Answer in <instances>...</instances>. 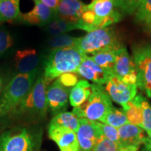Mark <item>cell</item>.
<instances>
[{
  "instance_id": "obj_1",
  "label": "cell",
  "mask_w": 151,
  "mask_h": 151,
  "mask_svg": "<svg viewBox=\"0 0 151 151\" xmlns=\"http://www.w3.org/2000/svg\"><path fill=\"white\" fill-rule=\"evenodd\" d=\"M87 55L77 47L52 50L47 59L44 69L45 81L49 83L65 73H77L79 66Z\"/></svg>"
},
{
  "instance_id": "obj_2",
  "label": "cell",
  "mask_w": 151,
  "mask_h": 151,
  "mask_svg": "<svg viewBox=\"0 0 151 151\" xmlns=\"http://www.w3.org/2000/svg\"><path fill=\"white\" fill-rule=\"evenodd\" d=\"M37 70L18 73L4 90L0 99V115L3 116L19 109L35 83Z\"/></svg>"
},
{
  "instance_id": "obj_3",
  "label": "cell",
  "mask_w": 151,
  "mask_h": 151,
  "mask_svg": "<svg viewBox=\"0 0 151 151\" xmlns=\"http://www.w3.org/2000/svg\"><path fill=\"white\" fill-rule=\"evenodd\" d=\"M123 46L117 32L112 27H104L90 32L78 38L76 47L83 53L94 55L106 50H118Z\"/></svg>"
},
{
  "instance_id": "obj_4",
  "label": "cell",
  "mask_w": 151,
  "mask_h": 151,
  "mask_svg": "<svg viewBox=\"0 0 151 151\" xmlns=\"http://www.w3.org/2000/svg\"><path fill=\"white\" fill-rule=\"evenodd\" d=\"M113 106L104 88L101 85L92 84V93L80 106L73 109V113L79 119L86 118L91 121L101 122Z\"/></svg>"
},
{
  "instance_id": "obj_5",
  "label": "cell",
  "mask_w": 151,
  "mask_h": 151,
  "mask_svg": "<svg viewBox=\"0 0 151 151\" xmlns=\"http://www.w3.org/2000/svg\"><path fill=\"white\" fill-rule=\"evenodd\" d=\"M47 86L44 77L38 78L18 111L21 113L30 112L42 118L46 116L48 107Z\"/></svg>"
},
{
  "instance_id": "obj_6",
  "label": "cell",
  "mask_w": 151,
  "mask_h": 151,
  "mask_svg": "<svg viewBox=\"0 0 151 151\" xmlns=\"http://www.w3.org/2000/svg\"><path fill=\"white\" fill-rule=\"evenodd\" d=\"M133 60L137 71V86L151 98V46L136 48L133 51Z\"/></svg>"
},
{
  "instance_id": "obj_7",
  "label": "cell",
  "mask_w": 151,
  "mask_h": 151,
  "mask_svg": "<svg viewBox=\"0 0 151 151\" xmlns=\"http://www.w3.org/2000/svg\"><path fill=\"white\" fill-rule=\"evenodd\" d=\"M87 8L95 17L94 30L108 27L121 20L122 14L116 7L115 0H92Z\"/></svg>"
},
{
  "instance_id": "obj_8",
  "label": "cell",
  "mask_w": 151,
  "mask_h": 151,
  "mask_svg": "<svg viewBox=\"0 0 151 151\" xmlns=\"http://www.w3.org/2000/svg\"><path fill=\"white\" fill-rule=\"evenodd\" d=\"M35 143L27 129L8 132L0 136V151H35Z\"/></svg>"
},
{
  "instance_id": "obj_9",
  "label": "cell",
  "mask_w": 151,
  "mask_h": 151,
  "mask_svg": "<svg viewBox=\"0 0 151 151\" xmlns=\"http://www.w3.org/2000/svg\"><path fill=\"white\" fill-rule=\"evenodd\" d=\"M113 73L126 83L137 85V71L134 61L128 53L124 45L116 51Z\"/></svg>"
},
{
  "instance_id": "obj_10",
  "label": "cell",
  "mask_w": 151,
  "mask_h": 151,
  "mask_svg": "<svg viewBox=\"0 0 151 151\" xmlns=\"http://www.w3.org/2000/svg\"><path fill=\"white\" fill-rule=\"evenodd\" d=\"M105 90L111 99L123 106L136 97L137 86L126 83L113 74L106 83Z\"/></svg>"
},
{
  "instance_id": "obj_11",
  "label": "cell",
  "mask_w": 151,
  "mask_h": 151,
  "mask_svg": "<svg viewBox=\"0 0 151 151\" xmlns=\"http://www.w3.org/2000/svg\"><path fill=\"white\" fill-rule=\"evenodd\" d=\"M76 134L81 151H93L102 136L97 122L91 121L86 118L80 119L78 129Z\"/></svg>"
},
{
  "instance_id": "obj_12",
  "label": "cell",
  "mask_w": 151,
  "mask_h": 151,
  "mask_svg": "<svg viewBox=\"0 0 151 151\" xmlns=\"http://www.w3.org/2000/svg\"><path fill=\"white\" fill-rule=\"evenodd\" d=\"M48 136L60 151H81L76 134L70 129L49 124Z\"/></svg>"
},
{
  "instance_id": "obj_13",
  "label": "cell",
  "mask_w": 151,
  "mask_h": 151,
  "mask_svg": "<svg viewBox=\"0 0 151 151\" xmlns=\"http://www.w3.org/2000/svg\"><path fill=\"white\" fill-rule=\"evenodd\" d=\"M69 90L56 80L47 88L48 107L54 115L64 112L67 108Z\"/></svg>"
},
{
  "instance_id": "obj_14",
  "label": "cell",
  "mask_w": 151,
  "mask_h": 151,
  "mask_svg": "<svg viewBox=\"0 0 151 151\" xmlns=\"http://www.w3.org/2000/svg\"><path fill=\"white\" fill-rule=\"evenodd\" d=\"M77 73L83 78L91 81L94 83L102 85L106 83L112 73L104 70L99 65H97L91 57L86 55L84 60L79 66Z\"/></svg>"
},
{
  "instance_id": "obj_15",
  "label": "cell",
  "mask_w": 151,
  "mask_h": 151,
  "mask_svg": "<svg viewBox=\"0 0 151 151\" xmlns=\"http://www.w3.org/2000/svg\"><path fill=\"white\" fill-rule=\"evenodd\" d=\"M86 4L81 0H60L56 18L76 24L81 20Z\"/></svg>"
},
{
  "instance_id": "obj_16",
  "label": "cell",
  "mask_w": 151,
  "mask_h": 151,
  "mask_svg": "<svg viewBox=\"0 0 151 151\" xmlns=\"http://www.w3.org/2000/svg\"><path fill=\"white\" fill-rule=\"evenodd\" d=\"M55 18V14L50 8L40 2H35L32 10L21 14L20 20L32 25L44 26L50 23Z\"/></svg>"
},
{
  "instance_id": "obj_17",
  "label": "cell",
  "mask_w": 151,
  "mask_h": 151,
  "mask_svg": "<svg viewBox=\"0 0 151 151\" xmlns=\"http://www.w3.org/2000/svg\"><path fill=\"white\" fill-rule=\"evenodd\" d=\"M39 61L37 51L32 48L19 50L15 55V66L18 73H27L37 70Z\"/></svg>"
},
{
  "instance_id": "obj_18",
  "label": "cell",
  "mask_w": 151,
  "mask_h": 151,
  "mask_svg": "<svg viewBox=\"0 0 151 151\" xmlns=\"http://www.w3.org/2000/svg\"><path fill=\"white\" fill-rule=\"evenodd\" d=\"M119 146H141L146 137L141 127L127 123L118 128Z\"/></svg>"
},
{
  "instance_id": "obj_19",
  "label": "cell",
  "mask_w": 151,
  "mask_h": 151,
  "mask_svg": "<svg viewBox=\"0 0 151 151\" xmlns=\"http://www.w3.org/2000/svg\"><path fill=\"white\" fill-rule=\"evenodd\" d=\"M92 93V85L88 81L81 80L69 92V101L72 106L78 107L83 104Z\"/></svg>"
},
{
  "instance_id": "obj_20",
  "label": "cell",
  "mask_w": 151,
  "mask_h": 151,
  "mask_svg": "<svg viewBox=\"0 0 151 151\" xmlns=\"http://www.w3.org/2000/svg\"><path fill=\"white\" fill-rule=\"evenodd\" d=\"M20 0H0V22L20 20Z\"/></svg>"
},
{
  "instance_id": "obj_21",
  "label": "cell",
  "mask_w": 151,
  "mask_h": 151,
  "mask_svg": "<svg viewBox=\"0 0 151 151\" xmlns=\"http://www.w3.org/2000/svg\"><path fill=\"white\" fill-rule=\"evenodd\" d=\"M129 123L142 127L143 114L141 106V95L136 96L133 99L122 106Z\"/></svg>"
},
{
  "instance_id": "obj_22",
  "label": "cell",
  "mask_w": 151,
  "mask_h": 151,
  "mask_svg": "<svg viewBox=\"0 0 151 151\" xmlns=\"http://www.w3.org/2000/svg\"><path fill=\"white\" fill-rule=\"evenodd\" d=\"M79 120L80 119L73 112H62L55 115L49 124L67 128L76 132L79 127Z\"/></svg>"
},
{
  "instance_id": "obj_23",
  "label": "cell",
  "mask_w": 151,
  "mask_h": 151,
  "mask_svg": "<svg viewBox=\"0 0 151 151\" xmlns=\"http://www.w3.org/2000/svg\"><path fill=\"white\" fill-rule=\"evenodd\" d=\"M116 50H106L92 55L91 58L94 62L104 70L113 73L116 59Z\"/></svg>"
},
{
  "instance_id": "obj_24",
  "label": "cell",
  "mask_w": 151,
  "mask_h": 151,
  "mask_svg": "<svg viewBox=\"0 0 151 151\" xmlns=\"http://www.w3.org/2000/svg\"><path fill=\"white\" fill-rule=\"evenodd\" d=\"M100 122L107 124L116 128H119L124 124L129 123L123 109H117L114 106L109 111Z\"/></svg>"
},
{
  "instance_id": "obj_25",
  "label": "cell",
  "mask_w": 151,
  "mask_h": 151,
  "mask_svg": "<svg viewBox=\"0 0 151 151\" xmlns=\"http://www.w3.org/2000/svg\"><path fill=\"white\" fill-rule=\"evenodd\" d=\"M76 29V24L58 18L52 20L50 23L47 24L46 27V31L53 36L64 35V33Z\"/></svg>"
},
{
  "instance_id": "obj_26",
  "label": "cell",
  "mask_w": 151,
  "mask_h": 151,
  "mask_svg": "<svg viewBox=\"0 0 151 151\" xmlns=\"http://www.w3.org/2000/svg\"><path fill=\"white\" fill-rule=\"evenodd\" d=\"M78 38H75L67 35H60L53 36L48 41V44L52 50L58 48L76 47Z\"/></svg>"
},
{
  "instance_id": "obj_27",
  "label": "cell",
  "mask_w": 151,
  "mask_h": 151,
  "mask_svg": "<svg viewBox=\"0 0 151 151\" xmlns=\"http://www.w3.org/2000/svg\"><path fill=\"white\" fill-rule=\"evenodd\" d=\"M145 0H115L116 7L121 14H132Z\"/></svg>"
},
{
  "instance_id": "obj_28",
  "label": "cell",
  "mask_w": 151,
  "mask_h": 151,
  "mask_svg": "<svg viewBox=\"0 0 151 151\" xmlns=\"http://www.w3.org/2000/svg\"><path fill=\"white\" fill-rule=\"evenodd\" d=\"M141 106L143 114L141 128L149 134L151 132V105L142 95H141Z\"/></svg>"
},
{
  "instance_id": "obj_29",
  "label": "cell",
  "mask_w": 151,
  "mask_h": 151,
  "mask_svg": "<svg viewBox=\"0 0 151 151\" xmlns=\"http://www.w3.org/2000/svg\"><path fill=\"white\" fill-rule=\"evenodd\" d=\"M136 19L141 23H151V0H145L136 14Z\"/></svg>"
},
{
  "instance_id": "obj_30",
  "label": "cell",
  "mask_w": 151,
  "mask_h": 151,
  "mask_svg": "<svg viewBox=\"0 0 151 151\" xmlns=\"http://www.w3.org/2000/svg\"><path fill=\"white\" fill-rule=\"evenodd\" d=\"M96 122H97L98 127H99L100 131H101L102 136L119 145L118 129L117 128L112 127L111 125H109L107 124L102 123V122L98 121Z\"/></svg>"
},
{
  "instance_id": "obj_31",
  "label": "cell",
  "mask_w": 151,
  "mask_h": 151,
  "mask_svg": "<svg viewBox=\"0 0 151 151\" xmlns=\"http://www.w3.org/2000/svg\"><path fill=\"white\" fill-rule=\"evenodd\" d=\"M93 151H119V145L101 136Z\"/></svg>"
},
{
  "instance_id": "obj_32",
  "label": "cell",
  "mask_w": 151,
  "mask_h": 151,
  "mask_svg": "<svg viewBox=\"0 0 151 151\" xmlns=\"http://www.w3.org/2000/svg\"><path fill=\"white\" fill-rule=\"evenodd\" d=\"M14 44V40L8 32L0 29V57L2 56Z\"/></svg>"
},
{
  "instance_id": "obj_33",
  "label": "cell",
  "mask_w": 151,
  "mask_h": 151,
  "mask_svg": "<svg viewBox=\"0 0 151 151\" xmlns=\"http://www.w3.org/2000/svg\"><path fill=\"white\" fill-rule=\"evenodd\" d=\"M58 80L62 86L69 88L76 85L78 82V76L77 73H65L60 76Z\"/></svg>"
},
{
  "instance_id": "obj_34",
  "label": "cell",
  "mask_w": 151,
  "mask_h": 151,
  "mask_svg": "<svg viewBox=\"0 0 151 151\" xmlns=\"http://www.w3.org/2000/svg\"><path fill=\"white\" fill-rule=\"evenodd\" d=\"M60 0H35V2H40L50 8L55 14L58 11Z\"/></svg>"
},
{
  "instance_id": "obj_35",
  "label": "cell",
  "mask_w": 151,
  "mask_h": 151,
  "mask_svg": "<svg viewBox=\"0 0 151 151\" xmlns=\"http://www.w3.org/2000/svg\"><path fill=\"white\" fill-rule=\"evenodd\" d=\"M140 146H119V151H139Z\"/></svg>"
},
{
  "instance_id": "obj_36",
  "label": "cell",
  "mask_w": 151,
  "mask_h": 151,
  "mask_svg": "<svg viewBox=\"0 0 151 151\" xmlns=\"http://www.w3.org/2000/svg\"><path fill=\"white\" fill-rule=\"evenodd\" d=\"M148 137H146V140L144 141V144H149V145H151V132L150 133L148 134Z\"/></svg>"
},
{
  "instance_id": "obj_37",
  "label": "cell",
  "mask_w": 151,
  "mask_h": 151,
  "mask_svg": "<svg viewBox=\"0 0 151 151\" xmlns=\"http://www.w3.org/2000/svg\"><path fill=\"white\" fill-rule=\"evenodd\" d=\"M145 146H146L147 150H149V151H151V145H149V144H145Z\"/></svg>"
},
{
  "instance_id": "obj_38",
  "label": "cell",
  "mask_w": 151,
  "mask_h": 151,
  "mask_svg": "<svg viewBox=\"0 0 151 151\" xmlns=\"http://www.w3.org/2000/svg\"><path fill=\"white\" fill-rule=\"evenodd\" d=\"M1 88H2V79L0 78V92H1Z\"/></svg>"
}]
</instances>
